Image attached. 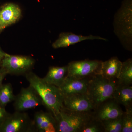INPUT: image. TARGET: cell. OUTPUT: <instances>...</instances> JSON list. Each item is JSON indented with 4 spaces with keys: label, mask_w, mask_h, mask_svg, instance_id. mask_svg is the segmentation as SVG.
<instances>
[{
    "label": "cell",
    "mask_w": 132,
    "mask_h": 132,
    "mask_svg": "<svg viewBox=\"0 0 132 132\" xmlns=\"http://www.w3.org/2000/svg\"><path fill=\"white\" fill-rule=\"evenodd\" d=\"M26 79L35 90L46 106L56 118L61 110L64 107L63 95L59 88L45 81L32 71L25 75Z\"/></svg>",
    "instance_id": "6da1fadb"
},
{
    "label": "cell",
    "mask_w": 132,
    "mask_h": 132,
    "mask_svg": "<svg viewBox=\"0 0 132 132\" xmlns=\"http://www.w3.org/2000/svg\"><path fill=\"white\" fill-rule=\"evenodd\" d=\"M118 81L109 80L100 75L92 76L89 79L87 93L92 100L95 109L113 95Z\"/></svg>",
    "instance_id": "7a4b0ae2"
},
{
    "label": "cell",
    "mask_w": 132,
    "mask_h": 132,
    "mask_svg": "<svg viewBox=\"0 0 132 132\" xmlns=\"http://www.w3.org/2000/svg\"><path fill=\"white\" fill-rule=\"evenodd\" d=\"M92 113L75 112L63 108L55 118L57 132H81L92 117Z\"/></svg>",
    "instance_id": "3957f363"
},
{
    "label": "cell",
    "mask_w": 132,
    "mask_h": 132,
    "mask_svg": "<svg viewBox=\"0 0 132 132\" xmlns=\"http://www.w3.org/2000/svg\"><path fill=\"white\" fill-rule=\"evenodd\" d=\"M36 131L33 120L24 112L15 111L10 113L0 127V132Z\"/></svg>",
    "instance_id": "277c9868"
},
{
    "label": "cell",
    "mask_w": 132,
    "mask_h": 132,
    "mask_svg": "<svg viewBox=\"0 0 132 132\" xmlns=\"http://www.w3.org/2000/svg\"><path fill=\"white\" fill-rule=\"evenodd\" d=\"M34 60L29 56L8 54L3 59L0 67L5 69L8 75H24L31 71Z\"/></svg>",
    "instance_id": "5b68a950"
},
{
    "label": "cell",
    "mask_w": 132,
    "mask_h": 132,
    "mask_svg": "<svg viewBox=\"0 0 132 132\" xmlns=\"http://www.w3.org/2000/svg\"><path fill=\"white\" fill-rule=\"evenodd\" d=\"M102 61L86 60L71 62L68 65L67 76L84 79L99 74Z\"/></svg>",
    "instance_id": "8992f818"
},
{
    "label": "cell",
    "mask_w": 132,
    "mask_h": 132,
    "mask_svg": "<svg viewBox=\"0 0 132 132\" xmlns=\"http://www.w3.org/2000/svg\"><path fill=\"white\" fill-rule=\"evenodd\" d=\"M13 106L16 111L24 112L43 105L42 100L35 90L29 86L22 88L15 96Z\"/></svg>",
    "instance_id": "52a82bcc"
},
{
    "label": "cell",
    "mask_w": 132,
    "mask_h": 132,
    "mask_svg": "<svg viewBox=\"0 0 132 132\" xmlns=\"http://www.w3.org/2000/svg\"><path fill=\"white\" fill-rule=\"evenodd\" d=\"M65 108L80 112L92 113L95 108L87 93L70 95L63 97Z\"/></svg>",
    "instance_id": "ba28073f"
},
{
    "label": "cell",
    "mask_w": 132,
    "mask_h": 132,
    "mask_svg": "<svg viewBox=\"0 0 132 132\" xmlns=\"http://www.w3.org/2000/svg\"><path fill=\"white\" fill-rule=\"evenodd\" d=\"M94 111L93 117L101 122L119 118L124 113L119 104L113 98L104 101Z\"/></svg>",
    "instance_id": "9c48e42d"
},
{
    "label": "cell",
    "mask_w": 132,
    "mask_h": 132,
    "mask_svg": "<svg viewBox=\"0 0 132 132\" xmlns=\"http://www.w3.org/2000/svg\"><path fill=\"white\" fill-rule=\"evenodd\" d=\"M22 11L18 5L7 3L0 6V34L6 28L20 19Z\"/></svg>",
    "instance_id": "30bf717a"
},
{
    "label": "cell",
    "mask_w": 132,
    "mask_h": 132,
    "mask_svg": "<svg viewBox=\"0 0 132 132\" xmlns=\"http://www.w3.org/2000/svg\"><path fill=\"white\" fill-rule=\"evenodd\" d=\"M90 78L79 79L67 76L61 86L58 88L63 97L70 95L87 93Z\"/></svg>",
    "instance_id": "8fae6325"
},
{
    "label": "cell",
    "mask_w": 132,
    "mask_h": 132,
    "mask_svg": "<svg viewBox=\"0 0 132 132\" xmlns=\"http://www.w3.org/2000/svg\"><path fill=\"white\" fill-rule=\"evenodd\" d=\"M33 120L36 132H57V121L52 113L36 112Z\"/></svg>",
    "instance_id": "7c38bea8"
},
{
    "label": "cell",
    "mask_w": 132,
    "mask_h": 132,
    "mask_svg": "<svg viewBox=\"0 0 132 132\" xmlns=\"http://www.w3.org/2000/svg\"><path fill=\"white\" fill-rule=\"evenodd\" d=\"M93 40H107L106 39L97 36L90 35L85 36L77 35L73 33L62 32L60 34L58 39L53 43L52 46L54 48L57 49L67 47L70 45H74L82 41Z\"/></svg>",
    "instance_id": "4fadbf2b"
},
{
    "label": "cell",
    "mask_w": 132,
    "mask_h": 132,
    "mask_svg": "<svg viewBox=\"0 0 132 132\" xmlns=\"http://www.w3.org/2000/svg\"><path fill=\"white\" fill-rule=\"evenodd\" d=\"M122 64L117 57L102 62L99 75L109 80L118 81Z\"/></svg>",
    "instance_id": "5bb4252c"
},
{
    "label": "cell",
    "mask_w": 132,
    "mask_h": 132,
    "mask_svg": "<svg viewBox=\"0 0 132 132\" xmlns=\"http://www.w3.org/2000/svg\"><path fill=\"white\" fill-rule=\"evenodd\" d=\"M113 98L119 105L125 107L126 110L132 109V87L117 83Z\"/></svg>",
    "instance_id": "9a60e30c"
},
{
    "label": "cell",
    "mask_w": 132,
    "mask_h": 132,
    "mask_svg": "<svg viewBox=\"0 0 132 132\" xmlns=\"http://www.w3.org/2000/svg\"><path fill=\"white\" fill-rule=\"evenodd\" d=\"M67 72L68 65L52 66L50 67L47 74L43 79L48 84L59 87L67 77Z\"/></svg>",
    "instance_id": "2e32d148"
},
{
    "label": "cell",
    "mask_w": 132,
    "mask_h": 132,
    "mask_svg": "<svg viewBox=\"0 0 132 132\" xmlns=\"http://www.w3.org/2000/svg\"><path fill=\"white\" fill-rule=\"evenodd\" d=\"M118 82L120 85L131 86L132 84V60L127 59L123 62Z\"/></svg>",
    "instance_id": "e0dca14e"
},
{
    "label": "cell",
    "mask_w": 132,
    "mask_h": 132,
    "mask_svg": "<svg viewBox=\"0 0 132 132\" xmlns=\"http://www.w3.org/2000/svg\"><path fill=\"white\" fill-rule=\"evenodd\" d=\"M15 97L11 83L3 84L0 88V106L5 108L8 104L14 101Z\"/></svg>",
    "instance_id": "ac0fdd59"
},
{
    "label": "cell",
    "mask_w": 132,
    "mask_h": 132,
    "mask_svg": "<svg viewBox=\"0 0 132 132\" xmlns=\"http://www.w3.org/2000/svg\"><path fill=\"white\" fill-rule=\"evenodd\" d=\"M105 132H121L122 115L119 118L102 121Z\"/></svg>",
    "instance_id": "d6986e66"
},
{
    "label": "cell",
    "mask_w": 132,
    "mask_h": 132,
    "mask_svg": "<svg viewBox=\"0 0 132 132\" xmlns=\"http://www.w3.org/2000/svg\"><path fill=\"white\" fill-rule=\"evenodd\" d=\"M104 132L102 122L94 119L92 114V117L84 126L81 132Z\"/></svg>",
    "instance_id": "ffe728a7"
},
{
    "label": "cell",
    "mask_w": 132,
    "mask_h": 132,
    "mask_svg": "<svg viewBox=\"0 0 132 132\" xmlns=\"http://www.w3.org/2000/svg\"><path fill=\"white\" fill-rule=\"evenodd\" d=\"M132 132V109L126 110L122 115L121 132Z\"/></svg>",
    "instance_id": "44dd1931"
},
{
    "label": "cell",
    "mask_w": 132,
    "mask_h": 132,
    "mask_svg": "<svg viewBox=\"0 0 132 132\" xmlns=\"http://www.w3.org/2000/svg\"><path fill=\"white\" fill-rule=\"evenodd\" d=\"M10 114L6 111L5 108L0 106V127Z\"/></svg>",
    "instance_id": "7402d4cb"
},
{
    "label": "cell",
    "mask_w": 132,
    "mask_h": 132,
    "mask_svg": "<svg viewBox=\"0 0 132 132\" xmlns=\"http://www.w3.org/2000/svg\"><path fill=\"white\" fill-rule=\"evenodd\" d=\"M7 75V72L5 69L0 68V88L2 86L3 80Z\"/></svg>",
    "instance_id": "603a6c76"
},
{
    "label": "cell",
    "mask_w": 132,
    "mask_h": 132,
    "mask_svg": "<svg viewBox=\"0 0 132 132\" xmlns=\"http://www.w3.org/2000/svg\"><path fill=\"white\" fill-rule=\"evenodd\" d=\"M8 54L7 53H5L3 50L0 46V66L1 64L2 61L3 59H4V57Z\"/></svg>",
    "instance_id": "cb8c5ba5"
}]
</instances>
